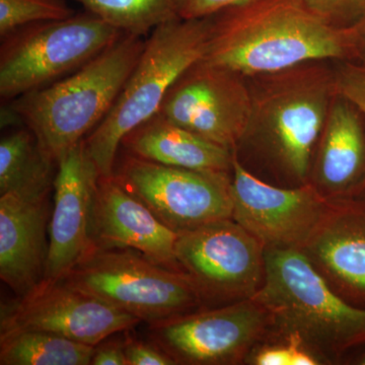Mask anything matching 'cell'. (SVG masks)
I'll use <instances>...</instances> for the list:
<instances>
[{"label":"cell","instance_id":"obj_1","mask_svg":"<svg viewBox=\"0 0 365 365\" xmlns=\"http://www.w3.org/2000/svg\"><path fill=\"white\" fill-rule=\"evenodd\" d=\"M211 16L202 60L245 78L312 60L354 61L352 29H338L304 0H247Z\"/></svg>","mask_w":365,"mask_h":365},{"label":"cell","instance_id":"obj_2","mask_svg":"<svg viewBox=\"0 0 365 365\" xmlns=\"http://www.w3.org/2000/svg\"><path fill=\"white\" fill-rule=\"evenodd\" d=\"M247 79L251 111L237 151L251 150L278 177L307 184L337 93L333 60H312Z\"/></svg>","mask_w":365,"mask_h":365},{"label":"cell","instance_id":"obj_3","mask_svg":"<svg viewBox=\"0 0 365 365\" xmlns=\"http://www.w3.org/2000/svg\"><path fill=\"white\" fill-rule=\"evenodd\" d=\"M145 42L143 37L123 34L78 71L4 107L35 134L43 151L57 163L111 111Z\"/></svg>","mask_w":365,"mask_h":365},{"label":"cell","instance_id":"obj_4","mask_svg":"<svg viewBox=\"0 0 365 365\" xmlns=\"http://www.w3.org/2000/svg\"><path fill=\"white\" fill-rule=\"evenodd\" d=\"M210 38V16L177 19L151 32L111 111L85 139L100 177L114 176L122 139L160 111L178 78L205 57Z\"/></svg>","mask_w":365,"mask_h":365},{"label":"cell","instance_id":"obj_5","mask_svg":"<svg viewBox=\"0 0 365 365\" xmlns=\"http://www.w3.org/2000/svg\"><path fill=\"white\" fill-rule=\"evenodd\" d=\"M251 299L290 333L328 351L365 345V307L338 297L299 249H268L263 283Z\"/></svg>","mask_w":365,"mask_h":365},{"label":"cell","instance_id":"obj_6","mask_svg":"<svg viewBox=\"0 0 365 365\" xmlns=\"http://www.w3.org/2000/svg\"><path fill=\"white\" fill-rule=\"evenodd\" d=\"M123 34L88 11L16 29L1 38L0 97L11 102L66 78Z\"/></svg>","mask_w":365,"mask_h":365},{"label":"cell","instance_id":"obj_7","mask_svg":"<svg viewBox=\"0 0 365 365\" xmlns=\"http://www.w3.org/2000/svg\"><path fill=\"white\" fill-rule=\"evenodd\" d=\"M64 278L150 324L182 316L203 297L186 273L160 265L133 249L93 246Z\"/></svg>","mask_w":365,"mask_h":365},{"label":"cell","instance_id":"obj_8","mask_svg":"<svg viewBox=\"0 0 365 365\" xmlns=\"http://www.w3.org/2000/svg\"><path fill=\"white\" fill-rule=\"evenodd\" d=\"M232 173L170 167L126 153L114 176L180 235L232 218Z\"/></svg>","mask_w":365,"mask_h":365},{"label":"cell","instance_id":"obj_9","mask_svg":"<svg viewBox=\"0 0 365 365\" xmlns=\"http://www.w3.org/2000/svg\"><path fill=\"white\" fill-rule=\"evenodd\" d=\"M140 322L66 278H44L23 297L1 304L0 332L42 331L95 347Z\"/></svg>","mask_w":365,"mask_h":365},{"label":"cell","instance_id":"obj_10","mask_svg":"<svg viewBox=\"0 0 365 365\" xmlns=\"http://www.w3.org/2000/svg\"><path fill=\"white\" fill-rule=\"evenodd\" d=\"M250 111L248 79L200 60L178 78L158 113L182 128L234 151L246 132Z\"/></svg>","mask_w":365,"mask_h":365},{"label":"cell","instance_id":"obj_11","mask_svg":"<svg viewBox=\"0 0 365 365\" xmlns=\"http://www.w3.org/2000/svg\"><path fill=\"white\" fill-rule=\"evenodd\" d=\"M232 200V220L269 248L307 246L328 215L326 200L313 182L273 186L250 172L235 150Z\"/></svg>","mask_w":365,"mask_h":365},{"label":"cell","instance_id":"obj_12","mask_svg":"<svg viewBox=\"0 0 365 365\" xmlns=\"http://www.w3.org/2000/svg\"><path fill=\"white\" fill-rule=\"evenodd\" d=\"M264 247L227 218L178 235L175 253L202 295L251 299L263 283Z\"/></svg>","mask_w":365,"mask_h":365},{"label":"cell","instance_id":"obj_13","mask_svg":"<svg viewBox=\"0 0 365 365\" xmlns=\"http://www.w3.org/2000/svg\"><path fill=\"white\" fill-rule=\"evenodd\" d=\"M56 170L45 275L53 279L66 277L95 246L93 203L100 178L85 139L59 158Z\"/></svg>","mask_w":365,"mask_h":365},{"label":"cell","instance_id":"obj_14","mask_svg":"<svg viewBox=\"0 0 365 365\" xmlns=\"http://www.w3.org/2000/svg\"><path fill=\"white\" fill-rule=\"evenodd\" d=\"M267 312L252 299L213 311L150 324L153 339L175 360L225 364L239 356L265 326Z\"/></svg>","mask_w":365,"mask_h":365},{"label":"cell","instance_id":"obj_15","mask_svg":"<svg viewBox=\"0 0 365 365\" xmlns=\"http://www.w3.org/2000/svg\"><path fill=\"white\" fill-rule=\"evenodd\" d=\"M93 237L95 246L136 250L160 265L181 269L175 253L178 234L115 176L98 178Z\"/></svg>","mask_w":365,"mask_h":365},{"label":"cell","instance_id":"obj_16","mask_svg":"<svg viewBox=\"0 0 365 365\" xmlns=\"http://www.w3.org/2000/svg\"><path fill=\"white\" fill-rule=\"evenodd\" d=\"M46 201L0 195V278L19 297L45 278L49 250Z\"/></svg>","mask_w":365,"mask_h":365},{"label":"cell","instance_id":"obj_17","mask_svg":"<svg viewBox=\"0 0 365 365\" xmlns=\"http://www.w3.org/2000/svg\"><path fill=\"white\" fill-rule=\"evenodd\" d=\"M312 182L333 194L357 193L365 180V117L336 93L312 163Z\"/></svg>","mask_w":365,"mask_h":365},{"label":"cell","instance_id":"obj_18","mask_svg":"<svg viewBox=\"0 0 365 365\" xmlns=\"http://www.w3.org/2000/svg\"><path fill=\"white\" fill-rule=\"evenodd\" d=\"M126 153L170 167L232 173L234 151L170 121L160 113L124 136Z\"/></svg>","mask_w":365,"mask_h":365},{"label":"cell","instance_id":"obj_19","mask_svg":"<svg viewBox=\"0 0 365 365\" xmlns=\"http://www.w3.org/2000/svg\"><path fill=\"white\" fill-rule=\"evenodd\" d=\"M359 196L341 203L332 217L327 215L307 247L345 289L365 304V195Z\"/></svg>","mask_w":365,"mask_h":365},{"label":"cell","instance_id":"obj_20","mask_svg":"<svg viewBox=\"0 0 365 365\" xmlns=\"http://www.w3.org/2000/svg\"><path fill=\"white\" fill-rule=\"evenodd\" d=\"M57 163L46 155L30 129L21 128L0 141V195L18 194L44 200L53 189Z\"/></svg>","mask_w":365,"mask_h":365},{"label":"cell","instance_id":"obj_21","mask_svg":"<svg viewBox=\"0 0 365 365\" xmlns=\"http://www.w3.org/2000/svg\"><path fill=\"white\" fill-rule=\"evenodd\" d=\"M93 346L42 331L0 332L1 365H90Z\"/></svg>","mask_w":365,"mask_h":365},{"label":"cell","instance_id":"obj_22","mask_svg":"<svg viewBox=\"0 0 365 365\" xmlns=\"http://www.w3.org/2000/svg\"><path fill=\"white\" fill-rule=\"evenodd\" d=\"M124 34L144 37L180 18L179 0H74Z\"/></svg>","mask_w":365,"mask_h":365},{"label":"cell","instance_id":"obj_23","mask_svg":"<svg viewBox=\"0 0 365 365\" xmlns=\"http://www.w3.org/2000/svg\"><path fill=\"white\" fill-rule=\"evenodd\" d=\"M76 14L66 0H0V37L21 26L66 20Z\"/></svg>","mask_w":365,"mask_h":365},{"label":"cell","instance_id":"obj_24","mask_svg":"<svg viewBox=\"0 0 365 365\" xmlns=\"http://www.w3.org/2000/svg\"><path fill=\"white\" fill-rule=\"evenodd\" d=\"M336 91L344 96L365 117V64L351 60L334 61ZM356 194L365 195V180Z\"/></svg>","mask_w":365,"mask_h":365},{"label":"cell","instance_id":"obj_25","mask_svg":"<svg viewBox=\"0 0 365 365\" xmlns=\"http://www.w3.org/2000/svg\"><path fill=\"white\" fill-rule=\"evenodd\" d=\"M304 4L338 29H351L365 16V0H304Z\"/></svg>","mask_w":365,"mask_h":365},{"label":"cell","instance_id":"obj_26","mask_svg":"<svg viewBox=\"0 0 365 365\" xmlns=\"http://www.w3.org/2000/svg\"><path fill=\"white\" fill-rule=\"evenodd\" d=\"M125 344L127 365H173L176 360L163 350L143 341L128 339Z\"/></svg>","mask_w":365,"mask_h":365},{"label":"cell","instance_id":"obj_27","mask_svg":"<svg viewBox=\"0 0 365 365\" xmlns=\"http://www.w3.org/2000/svg\"><path fill=\"white\" fill-rule=\"evenodd\" d=\"M245 1L247 0H179L180 18L184 20L206 18Z\"/></svg>","mask_w":365,"mask_h":365},{"label":"cell","instance_id":"obj_28","mask_svg":"<svg viewBox=\"0 0 365 365\" xmlns=\"http://www.w3.org/2000/svg\"><path fill=\"white\" fill-rule=\"evenodd\" d=\"M93 365H127L126 354H125V344L120 342H108L95 346L93 359Z\"/></svg>","mask_w":365,"mask_h":365},{"label":"cell","instance_id":"obj_29","mask_svg":"<svg viewBox=\"0 0 365 365\" xmlns=\"http://www.w3.org/2000/svg\"><path fill=\"white\" fill-rule=\"evenodd\" d=\"M258 365H292L289 347H271L261 350L255 359Z\"/></svg>","mask_w":365,"mask_h":365},{"label":"cell","instance_id":"obj_30","mask_svg":"<svg viewBox=\"0 0 365 365\" xmlns=\"http://www.w3.org/2000/svg\"><path fill=\"white\" fill-rule=\"evenodd\" d=\"M351 29L353 47H354V61L365 64V16L356 26Z\"/></svg>","mask_w":365,"mask_h":365},{"label":"cell","instance_id":"obj_31","mask_svg":"<svg viewBox=\"0 0 365 365\" xmlns=\"http://www.w3.org/2000/svg\"><path fill=\"white\" fill-rule=\"evenodd\" d=\"M359 364L365 365V352L362 354L361 359H359Z\"/></svg>","mask_w":365,"mask_h":365}]
</instances>
